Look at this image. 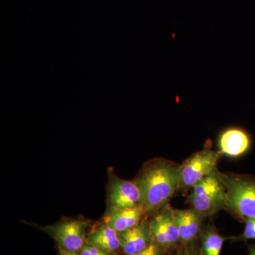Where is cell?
Here are the masks:
<instances>
[{
    "label": "cell",
    "mask_w": 255,
    "mask_h": 255,
    "mask_svg": "<svg viewBox=\"0 0 255 255\" xmlns=\"http://www.w3.org/2000/svg\"><path fill=\"white\" fill-rule=\"evenodd\" d=\"M248 255H255V245L250 248L249 253Z\"/></svg>",
    "instance_id": "19"
},
{
    "label": "cell",
    "mask_w": 255,
    "mask_h": 255,
    "mask_svg": "<svg viewBox=\"0 0 255 255\" xmlns=\"http://www.w3.org/2000/svg\"><path fill=\"white\" fill-rule=\"evenodd\" d=\"M163 248L153 241L145 249L132 255H163Z\"/></svg>",
    "instance_id": "16"
},
{
    "label": "cell",
    "mask_w": 255,
    "mask_h": 255,
    "mask_svg": "<svg viewBox=\"0 0 255 255\" xmlns=\"http://www.w3.org/2000/svg\"><path fill=\"white\" fill-rule=\"evenodd\" d=\"M80 255H115L114 253L102 251L96 247L85 243L80 251Z\"/></svg>",
    "instance_id": "14"
},
{
    "label": "cell",
    "mask_w": 255,
    "mask_h": 255,
    "mask_svg": "<svg viewBox=\"0 0 255 255\" xmlns=\"http://www.w3.org/2000/svg\"><path fill=\"white\" fill-rule=\"evenodd\" d=\"M60 255H80L78 252H70L60 249Z\"/></svg>",
    "instance_id": "18"
},
{
    "label": "cell",
    "mask_w": 255,
    "mask_h": 255,
    "mask_svg": "<svg viewBox=\"0 0 255 255\" xmlns=\"http://www.w3.org/2000/svg\"><path fill=\"white\" fill-rule=\"evenodd\" d=\"M146 216L145 209L141 205L117 210L106 214L104 224L114 228L118 233H122L135 227Z\"/></svg>",
    "instance_id": "11"
},
{
    "label": "cell",
    "mask_w": 255,
    "mask_h": 255,
    "mask_svg": "<svg viewBox=\"0 0 255 255\" xmlns=\"http://www.w3.org/2000/svg\"><path fill=\"white\" fill-rule=\"evenodd\" d=\"M221 152L206 146L188 157L180 164L178 192L185 194L192 190L198 183L217 169Z\"/></svg>",
    "instance_id": "4"
},
{
    "label": "cell",
    "mask_w": 255,
    "mask_h": 255,
    "mask_svg": "<svg viewBox=\"0 0 255 255\" xmlns=\"http://www.w3.org/2000/svg\"><path fill=\"white\" fill-rule=\"evenodd\" d=\"M176 255H201V251L197 252L192 248L186 247L181 250Z\"/></svg>",
    "instance_id": "17"
},
{
    "label": "cell",
    "mask_w": 255,
    "mask_h": 255,
    "mask_svg": "<svg viewBox=\"0 0 255 255\" xmlns=\"http://www.w3.org/2000/svg\"><path fill=\"white\" fill-rule=\"evenodd\" d=\"M150 226L153 241L164 250L180 243L179 232L174 221V209L169 204L152 215Z\"/></svg>",
    "instance_id": "7"
},
{
    "label": "cell",
    "mask_w": 255,
    "mask_h": 255,
    "mask_svg": "<svg viewBox=\"0 0 255 255\" xmlns=\"http://www.w3.org/2000/svg\"><path fill=\"white\" fill-rule=\"evenodd\" d=\"M188 201L191 209L197 211L204 219L225 209L226 191L220 179L219 169H216L193 188L188 196Z\"/></svg>",
    "instance_id": "3"
},
{
    "label": "cell",
    "mask_w": 255,
    "mask_h": 255,
    "mask_svg": "<svg viewBox=\"0 0 255 255\" xmlns=\"http://www.w3.org/2000/svg\"><path fill=\"white\" fill-rule=\"evenodd\" d=\"M219 175L226 188L225 209L245 222L255 219V179L219 170Z\"/></svg>",
    "instance_id": "2"
},
{
    "label": "cell",
    "mask_w": 255,
    "mask_h": 255,
    "mask_svg": "<svg viewBox=\"0 0 255 255\" xmlns=\"http://www.w3.org/2000/svg\"><path fill=\"white\" fill-rule=\"evenodd\" d=\"M121 248L126 255H132L147 248L153 242L151 234L150 220L143 218L135 227L119 233Z\"/></svg>",
    "instance_id": "9"
},
{
    "label": "cell",
    "mask_w": 255,
    "mask_h": 255,
    "mask_svg": "<svg viewBox=\"0 0 255 255\" xmlns=\"http://www.w3.org/2000/svg\"><path fill=\"white\" fill-rule=\"evenodd\" d=\"M216 142L221 155L236 158L250 150L253 139L251 134L243 128L230 127L219 132Z\"/></svg>",
    "instance_id": "8"
},
{
    "label": "cell",
    "mask_w": 255,
    "mask_h": 255,
    "mask_svg": "<svg viewBox=\"0 0 255 255\" xmlns=\"http://www.w3.org/2000/svg\"><path fill=\"white\" fill-rule=\"evenodd\" d=\"M225 238L214 228L206 230L201 238V255H220Z\"/></svg>",
    "instance_id": "13"
},
{
    "label": "cell",
    "mask_w": 255,
    "mask_h": 255,
    "mask_svg": "<svg viewBox=\"0 0 255 255\" xmlns=\"http://www.w3.org/2000/svg\"><path fill=\"white\" fill-rule=\"evenodd\" d=\"M241 238L242 240H255V219L246 221V226Z\"/></svg>",
    "instance_id": "15"
},
{
    "label": "cell",
    "mask_w": 255,
    "mask_h": 255,
    "mask_svg": "<svg viewBox=\"0 0 255 255\" xmlns=\"http://www.w3.org/2000/svg\"><path fill=\"white\" fill-rule=\"evenodd\" d=\"M86 243L102 251L112 253H115L121 248L119 233L106 224L90 233L86 238Z\"/></svg>",
    "instance_id": "12"
},
{
    "label": "cell",
    "mask_w": 255,
    "mask_h": 255,
    "mask_svg": "<svg viewBox=\"0 0 255 255\" xmlns=\"http://www.w3.org/2000/svg\"><path fill=\"white\" fill-rule=\"evenodd\" d=\"M107 214L141 205L142 195L136 181L127 180L109 170Z\"/></svg>",
    "instance_id": "5"
},
{
    "label": "cell",
    "mask_w": 255,
    "mask_h": 255,
    "mask_svg": "<svg viewBox=\"0 0 255 255\" xmlns=\"http://www.w3.org/2000/svg\"><path fill=\"white\" fill-rule=\"evenodd\" d=\"M89 225L87 220L65 219L52 226H41L59 245L60 249L70 252L81 251L85 244V233Z\"/></svg>",
    "instance_id": "6"
},
{
    "label": "cell",
    "mask_w": 255,
    "mask_h": 255,
    "mask_svg": "<svg viewBox=\"0 0 255 255\" xmlns=\"http://www.w3.org/2000/svg\"><path fill=\"white\" fill-rule=\"evenodd\" d=\"M180 164L164 158L151 159L144 164L135 178L141 191V206L147 216H152L178 192Z\"/></svg>",
    "instance_id": "1"
},
{
    "label": "cell",
    "mask_w": 255,
    "mask_h": 255,
    "mask_svg": "<svg viewBox=\"0 0 255 255\" xmlns=\"http://www.w3.org/2000/svg\"><path fill=\"white\" fill-rule=\"evenodd\" d=\"M174 217L180 243L183 245L191 244L200 233L204 218L191 208L174 209Z\"/></svg>",
    "instance_id": "10"
}]
</instances>
